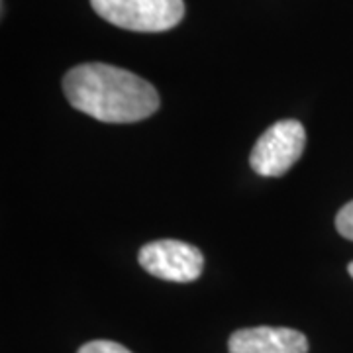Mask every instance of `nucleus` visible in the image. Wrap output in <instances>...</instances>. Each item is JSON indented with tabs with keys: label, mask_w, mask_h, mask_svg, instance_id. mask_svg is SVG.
Wrapping results in <instances>:
<instances>
[{
	"label": "nucleus",
	"mask_w": 353,
	"mask_h": 353,
	"mask_svg": "<svg viewBox=\"0 0 353 353\" xmlns=\"http://www.w3.org/2000/svg\"><path fill=\"white\" fill-rule=\"evenodd\" d=\"M63 90L73 108L106 124L139 122L159 108L153 85L114 65H77L65 75Z\"/></svg>",
	"instance_id": "f257e3e1"
},
{
	"label": "nucleus",
	"mask_w": 353,
	"mask_h": 353,
	"mask_svg": "<svg viewBox=\"0 0 353 353\" xmlns=\"http://www.w3.org/2000/svg\"><path fill=\"white\" fill-rule=\"evenodd\" d=\"M102 20L132 32H167L185 16L183 0H90Z\"/></svg>",
	"instance_id": "f03ea898"
},
{
	"label": "nucleus",
	"mask_w": 353,
	"mask_h": 353,
	"mask_svg": "<svg viewBox=\"0 0 353 353\" xmlns=\"http://www.w3.org/2000/svg\"><path fill=\"white\" fill-rule=\"evenodd\" d=\"M306 145V132L299 120H281L255 141L250 165L261 176H281L301 159Z\"/></svg>",
	"instance_id": "7ed1b4c3"
},
{
	"label": "nucleus",
	"mask_w": 353,
	"mask_h": 353,
	"mask_svg": "<svg viewBox=\"0 0 353 353\" xmlns=\"http://www.w3.org/2000/svg\"><path fill=\"white\" fill-rule=\"evenodd\" d=\"M138 261L150 275L171 283L196 281L204 267L201 250L179 240H157L145 243L139 250Z\"/></svg>",
	"instance_id": "20e7f679"
},
{
	"label": "nucleus",
	"mask_w": 353,
	"mask_h": 353,
	"mask_svg": "<svg viewBox=\"0 0 353 353\" xmlns=\"http://www.w3.org/2000/svg\"><path fill=\"white\" fill-rule=\"evenodd\" d=\"M230 353H308L306 336L292 328H243L228 341Z\"/></svg>",
	"instance_id": "39448f33"
},
{
	"label": "nucleus",
	"mask_w": 353,
	"mask_h": 353,
	"mask_svg": "<svg viewBox=\"0 0 353 353\" xmlns=\"http://www.w3.org/2000/svg\"><path fill=\"white\" fill-rule=\"evenodd\" d=\"M77 353H132L126 350L122 343H116V341L108 340H94L88 341L85 345H81V350Z\"/></svg>",
	"instance_id": "423d86ee"
},
{
	"label": "nucleus",
	"mask_w": 353,
	"mask_h": 353,
	"mask_svg": "<svg viewBox=\"0 0 353 353\" xmlns=\"http://www.w3.org/2000/svg\"><path fill=\"white\" fill-rule=\"evenodd\" d=\"M336 228L345 240L353 241V201L341 206V210L336 216Z\"/></svg>",
	"instance_id": "0eeeda50"
},
{
	"label": "nucleus",
	"mask_w": 353,
	"mask_h": 353,
	"mask_svg": "<svg viewBox=\"0 0 353 353\" xmlns=\"http://www.w3.org/2000/svg\"><path fill=\"white\" fill-rule=\"evenodd\" d=\"M347 271H350V275H352V277H353V261L350 265H347Z\"/></svg>",
	"instance_id": "6e6552de"
}]
</instances>
